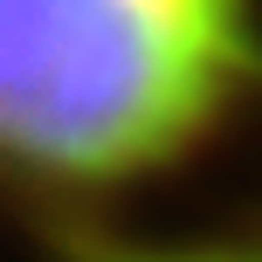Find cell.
<instances>
[{
  "mask_svg": "<svg viewBox=\"0 0 262 262\" xmlns=\"http://www.w3.org/2000/svg\"><path fill=\"white\" fill-rule=\"evenodd\" d=\"M255 90V0H0V138L21 180L62 193L152 180Z\"/></svg>",
  "mask_w": 262,
  "mask_h": 262,
  "instance_id": "1",
  "label": "cell"
},
{
  "mask_svg": "<svg viewBox=\"0 0 262 262\" xmlns=\"http://www.w3.org/2000/svg\"><path fill=\"white\" fill-rule=\"evenodd\" d=\"M111 262H262V242H249V249H152V255H111Z\"/></svg>",
  "mask_w": 262,
  "mask_h": 262,
  "instance_id": "2",
  "label": "cell"
}]
</instances>
